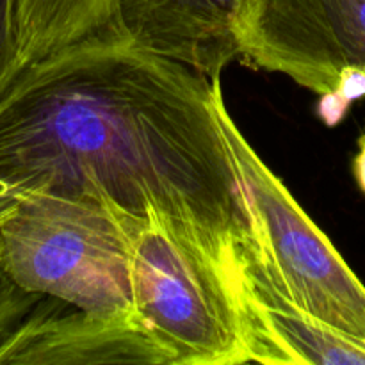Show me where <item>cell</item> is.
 <instances>
[{"label": "cell", "mask_w": 365, "mask_h": 365, "mask_svg": "<svg viewBox=\"0 0 365 365\" xmlns=\"http://www.w3.org/2000/svg\"><path fill=\"white\" fill-rule=\"evenodd\" d=\"M253 0H113L114 21L139 48L221 78L239 59L237 27Z\"/></svg>", "instance_id": "7"}, {"label": "cell", "mask_w": 365, "mask_h": 365, "mask_svg": "<svg viewBox=\"0 0 365 365\" xmlns=\"http://www.w3.org/2000/svg\"><path fill=\"white\" fill-rule=\"evenodd\" d=\"M237 299L250 362L365 365V346L321 323L282 287L255 228L235 248Z\"/></svg>", "instance_id": "6"}, {"label": "cell", "mask_w": 365, "mask_h": 365, "mask_svg": "<svg viewBox=\"0 0 365 365\" xmlns=\"http://www.w3.org/2000/svg\"><path fill=\"white\" fill-rule=\"evenodd\" d=\"M237 39L239 59L319 95L327 123L365 98V0H253Z\"/></svg>", "instance_id": "5"}, {"label": "cell", "mask_w": 365, "mask_h": 365, "mask_svg": "<svg viewBox=\"0 0 365 365\" xmlns=\"http://www.w3.org/2000/svg\"><path fill=\"white\" fill-rule=\"evenodd\" d=\"M353 173H355L356 184L365 192V134L359 139V152L353 159Z\"/></svg>", "instance_id": "12"}, {"label": "cell", "mask_w": 365, "mask_h": 365, "mask_svg": "<svg viewBox=\"0 0 365 365\" xmlns=\"http://www.w3.org/2000/svg\"><path fill=\"white\" fill-rule=\"evenodd\" d=\"M130 278L135 312L166 365L250 364L235 284L155 212L134 225Z\"/></svg>", "instance_id": "3"}, {"label": "cell", "mask_w": 365, "mask_h": 365, "mask_svg": "<svg viewBox=\"0 0 365 365\" xmlns=\"http://www.w3.org/2000/svg\"><path fill=\"white\" fill-rule=\"evenodd\" d=\"M31 192L24 191L18 185L9 184V182L0 178V228L4 227L7 220L16 212L18 207L21 205L25 198H29Z\"/></svg>", "instance_id": "11"}, {"label": "cell", "mask_w": 365, "mask_h": 365, "mask_svg": "<svg viewBox=\"0 0 365 365\" xmlns=\"http://www.w3.org/2000/svg\"><path fill=\"white\" fill-rule=\"evenodd\" d=\"M217 81L127 38L24 64L0 88V178L31 195L155 212L235 284L253 216L217 120Z\"/></svg>", "instance_id": "1"}, {"label": "cell", "mask_w": 365, "mask_h": 365, "mask_svg": "<svg viewBox=\"0 0 365 365\" xmlns=\"http://www.w3.org/2000/svg\"><path fill=\"white\" fill-rule=\"evenodd\" d=\"M18 61V0H0V88L16 71Z\"/></svg>", "instance_id": "10"}, {"label": "cell", "mask_w": 365, "mask_h": 365, "mask_svg": "<svg viewBox=\"0 0 365 365\" xmlns=\"http://www.w3.org/2000/svg\"><path fill=\"white\" fill-rule=\"evenodd\" d=\"M110 38H123L113 0H18V68L78 43Z\"/></svg>", "instance_id": "8"}, {"label": "cell", "mask_w": 365, "mask_h": 365, "mask_svg": "<svg viewBox=\"0 0 365 365\" xmlns=\"http://www.w3.org/2000/svg\"><path fill=\"white\" fill-rule=\"evenodd\" d=\"M139 217L98 200L36 192L0 228V264L27 292L166 365L134 307L130 246Z\"/></svg>", "instance_id": "2"}, {"label": "cell", "mask_w": 365, "mask_h": 365, "mask_svg": "<svg viewBox=\"0 0 365 365\" xmlns=\"http://www.w3.org/2000/svg\"><path fill=\"white\" fill-rule=\"evenodd\" d=\"M214 106L245 185L257 241L282 287L310 316L365 346L362 280L242 135L227 109L221 81Z\"/></svg>", "instance_id": "4"}, {"label": "cell", "mask_w": 365, "mask_h": 365, "mask_svg": "<svg viewBox=\"0 0 365 365\" xmlns=\"http://www.w3.org/2000/svg\"><path fill=\"white\" fill-rule=\"evenodd\" d=\"M38 302L41 299L21 289L0 264V349L16 334Z\"/></svg>", "instance_id": "9"}]
</instances>
